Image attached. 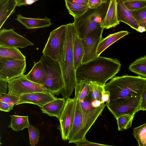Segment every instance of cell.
Listing matches in <instances>:
<instances>
[{"label": "cell", "mask_w": 146, "mask_h": 146, "mask_svg": "<svg viewBox=\"0 0 146 146\" xmlns=\"http://www.w3.org/2000/svg\"><path fill=\"white\" fill-rule=\"evenodd\" d=\"M92 99L90 94L80 102L84 133L85 135L94 123L98 117L102 114L106 106V104L95 108L92 104Z\"/></svg>", "instance_id": "cell-7"}, {"label": "cell", "mask_w": 146, "mask_h": 146, "mask_svg": "<svg viewBox=\"0 0 146 146\" xmlns=\"http://www.w3.org/2000/svg\"><path fill=\"white\" fill-rule=\"evenodd\" d=\"M76 106V101L74 98L66 99L65 106L58 119L60 125L57 129L64 141L68 140L74 121Z\"/></svg>", "instance_id": "cell-10"}, {"label": "cell", "mask_w": 146, "mask_h": 146, "mask_svg": "<svg viewBox=\"0 0 146 146\" xmlns=\"http://www.w3.org/2000/svg\"><path fill=\"white\" fill-rule=\"evenodd\" d=\"M17 0H0V29L8 18L14 13Z\"/></svg>", "instance_id": "cell-22"}, {"label": "cell", "mask_w": 146, "mask_h": 146, "mask_svg": "<svg viewBox=\"0 0 146 146\" xmlns=\"http://www.w3.org/2000/svg\"><path fill=\"white\" fill-rule=\"evenodd\" d=\"M8 93L18 96L36 92H47L42 85L29 80L24 74L8 81Z\"/></svg>", "instance_id": "cell-8"}, {"label": "cell", "mask_w": 146, "mask_h": 146, "mask_svg": "<svg viewBox=\"0 0 146 146\" xmlns=\"http://www.w3.org/2000/svg\"><path fill=\"white\" fill-rule=\"evenodd\" d=\"M66 35L61 57L58 61L61 69L63 91L72 93L78 83L76 80L73 54V43L77 31L73 23L66 24Z\"/></svg>", "instance_id": "cell-3"}, {"label": "cell", "mask_w": 146, "mask_h": 146, "mask_svg": "<svg viewBox=\"0 0 146 146\" xmlns=\"http://www.w3.org/2000/svg\"><path fill=\"white\" fill-rule=\"evenodd\" d=\"M16 20L28 29L48 27L52 24L50 19L43 18H33L25 17L20 14L17 15Z\"/></svg>", "instance_id": "cell-19"}, {"label": "cell", "mask_w": 146, "mask_h": 146, "mask_svg": "<svg viewBox=\"0 0 146 146\" xmlns=\"http://www.w3.org/2000/svg\"><path fill=\"white\" fill-rule=\"evenodd\" d=\"M110 94L108 91L105 90L103 91L102 94L101 102L102 104H108L109 103Z\"/></svg>", "instance_id": "cell-40"}, {"label": "cell", "mask_w": 146, "mask_h": 146, "mask_svg": "<svg viewBox=\"0 0 146 146\" xmlns=\"http://www.w3.org/2000/svg\"><path fill=\"white\" fill-rule=\"evenodd\" d=\"M65 5L69 13L74 19L83 15L89 8L88 6L79 5L74 3L70 0H65Z\"/></svg>", "instance_id": "cell-27"}, {"label": "cell", "mask_w": 146, "mask_h": 146, "mask_svg": "<svg viewBox=\"0 0 146 146\" xmlns=\"http://www.w3.org/2000/svg\"><path fill=\"white\" fill-rule=\"evenodd\" d=\"M141 97L133 98L121 103L107 104L109 111L116 119L124 115H135L140 110Z\"/></svg>", "instance_id": "cell-12"}, {"label": "cell", "mask_w": 146, "mask_h": 146, "mask_svg": "<svg viewBox=\"0 0 146 146\" xmlns=\"http://www.w3.org/2000/svg\"><path fill=\"white\" fill-rule=\"evenodd\" d=\"M109 1V0H88V6L90 9H96L102 4Z\"/></svg>", "instance_id": "cell-36"}, {"label": "cell", "mask_w": 146, "mask_h": 146, "mask_svg": "<svg viewBox=\"0 0 146 146\" xmlns=\"http://www.w3.org/2000/svg\"><path fill=\"white\" fill-rule=\"evenodd\" d=\"M81 111L80 102H76L75 115L68 140L69 143L79 142L86 138Z\"/></svg>", "instance_id": "cell-14"}, {"label": "cell", "mask_w": 146, "mask_h": 146, "mask_svg": "<svg viewBox=\"0 0 146 146\" xmlns=\"http://www.w3.org/2000/svg\"><path fill=\"white\" fill-rule=\"evenodd\" d=\"M75 144L76 146H115L92 142L87 140L86 138Z\"/></svg>", "instance_id": "cell-37"}, {"label": "cell", "mask_w": 146, "mask_h": 146, "mask_svg": "<svg viewBox=\"0 0 146 146\" xmlns=\"http://www.w3.org/2000/svg\"><path fill=\"white\" fill-rule=\"evenodd\" d=\"M67 29L62 25L51 31L42 51L43 55L58 61L62 54Z\"/></svg>", "instance_id": "cell-6"}, {"label": "cell", "mask_w": 146, "mask_h": 146, "mask_svg": "<svg viewBox=\"0 0 146 146\" xmlns=\"http://www.w3.org/2000/svg\"><path fill=\"white\" fill-rule=\"evenodd\" d=\"M25 76L30 81L42 86L46 80L47 74L41 61L34 62L33 68Z\"/></svg>", "instance_id": "cell-18"}, {"label": "cell", "mask_w": 146, "mask_h": 146, "mask_svg": "<svg viewBox=\"0 0 146 146\" xmlns=\"http://www.w3.org/2000/svg\"><path fill=\"white\" fill-rule=\"evenodd\" d=\"M130 33L127 31H121L109 35L100 42L97 49L98 56L106 49L112 44L124 36L128 35Z\"/></svg>", "instance_id": "cell-21"}, {"label": "cell", "mask_w": 146, "mask_h": 146, "mask_svg": "<svg viewBox=\"0 0 146 146\" xmlns=\"http://www.w3.org/2000/svg\"><path fill=\"white\" fill-rule=\"evenodd\" d=\"M8 87V81L0 79V96L6 94Z\"/></svg>", "instance_id": "cell-39"}, {"label": "cell", "mask_w": 146, "mask_h": 146, "mask_svg": "<svg viewBox=\"0 0 146 146\" xmlns=\"http://www.w3.org/2000/svg\"><path fill=\"white\" fill-rule=\"evenodd\" d=\"M89 82H78L75 88V94L74 98L76 102L84 100L90 92Z\"/></svg>", "instance_id": "cell-28"}, {"label": "cell", "mask_w": 146, "mask_h": 146, "mask_svg": "<svg viewBox=\"0 0 146 146\" xmlns=\"http://www.w3.org/2000/svg\"><path fill=\"white\" fill-rule=\"evenodd\" d=\"M19 96L20 100L15 105L29 103L41 107L57 98L52 94L43 92H36L25 94Z\"/></svg>", "instance_id": "cell-15"}, {"label": "cell", "mask_w": 146, "mask_h": 146, "mask_svg": "<svg viewBox=\"0 0 146 146\" xmlns=\"http://www.w3.org/2000/svg\"><path fill=\"white\" fill-rule=\"evenodd\" d=\"M117 0H110L106 15L101 26L104 29L114 28L119 24L117 19Z\"/></svg>", "instance_id": "cell-20"}, {"label": "cell", "mask_w": 146, "mask_h": 146, "mask_svg": "<svg viewBox=\"0 0 146 146\" xmlns=\"http://www.w3.org/2000/svg\"><path fill=\"white\" fill-rule=\"evenodd\" d=\"M146 28L144 27L139 26L137 29V31L141 33L145 32Z\"/></svg>", "instance_id": "cell-44"}, {"label": "cell", "mask_w": 146, "mask_h": 146, "mask_svg": "<svg viewBox=\"0 0 146 146\" xmlns=\"http://www.w3.org/2000/svg\"><path fill=\"white\" fill-rule=\"evenodd\" d=\"M145 32H146V31H145Z\"/></svg>", "instance_id": "cell-45"}, {"label": "cell", "mask_w": 146, "mask_h": 146, "mask_svg": "<svg viewBox=\"0 0 146 146\" xmlns=\"http://www.w3.org/2000/svg\"><path fill=\"white\" fill-rule=\"evenodd\" d=\"M17 7L23 5H31L38 0H17Z\"/></svg>", "instance_id": "cell-41"}, {"label": "cell", "mask_w": 146, "mask_h": 146, "mask_svg": "<svg viewBox=\"0 0 146 146\" xmlns=\"http://www.w3.org/2000/svg\"><path fill=\"white\" fill-rule=\"evenodd\" d=\"M121 66L117 58L100 56L78 67L76 70V80L77 82H94L104 86L108 80L115 77Z\"/></svg>", "instance_id": "cell-1"}, {"label": "cell", "mask_w": 146, "mask_h": 146, "mask_svg": "<svg viewBox=\"0 0 146 146\" xmlns=\"http://www.w3.org/2000/svg\"><path fill=\"white\" fill-rule=\"evenodd\" d=\"M89 86L90 94L93 101L99 100L101 102L102 94L105 90L104 86L94 82H90Z\"/></svg>", "instance_id": "cell-30"}, {"label": "cell", "mask_w": 146, "mask_h": 146, "mask_svg": "<svg viewBox=\"0 0 146 146\" xmlns=\"http://www.w3.org/2000/svg\"><path fill=\"white\" fill-rule=\"evenodd\" d=\"M117 11L118 21L126 24L137 31L139 26L131 11L125 5L123 0H117Z\"/></svg>", "instance_id": "cell-16"}, {"label": "cell", "mask_w": 146, "mask_h": 146, "mask_svg": "<svg viewBox=\"0 0 146 146\" xmlns=\"http://www.w3.org/2000/svg\"><path fill=\"white\" fill-rule=\"evenodd\" d=\"M0 58L13 60H26L25 56L15 47L0 46Z\"/></svg>", "instance_id": "cell-24"}, {"label": "cell", "mask_w": 146, "mask_h": 146, "mask_svg": "<svg viewBox=\"0 0 146 146\" xmlns=\"http://www.w3.org/2000/svg\"><path fill=\"white\" fill-rule=\"evenodd\" d=\"M110 0L96 9H89L73 23L78 37L83 40L92 31L100 27L106 15Z\"/></svg>", "instance_id": "cell-4"}, {"label": "cell", "mask_w": 146, "mask_h": 146, "mask_svg": "<svg viewBox=\"0 0 146 146\" xmlns=\"http://www.w3.org/2000/svg\"><path fill=\"white\" fill-rule=\"evenodd\" d=\"M134 116L124 115L117 118L118 130L121 131L131 127Z\"/></svg>", "instance_id": "cell-31"}, {"label": "cell", "mask_w": 146, "mask_h": 146, "mask_svg": "<svg viewBox=\"0 0 146 146\" xmlns=\"http://www.w3.org/2000/svg\"><path fill=\"white\" fill-rule=\"evenodd\" d=\"M30 144L31 146H35L38 142L40 132L37 128L30 124L28 128Z\"/></svg>", "instance_id": "cell-34"}, {"label": "cell", "mask_w": 146, "mask_h": 146, "mask_svg": "<svg viewBox=\"0 0 146 146\" xmlns=\"http://www.w3.org/2000/svg\"><path fill=\"white\" fill-rule=\"evenodd\" d=\"M129 69L138 76L146 78V54L131 63Z\"/></svg>", "instance_id": "cell-26"}, {"label": "cell", "mask_w": 146, "mask_h": 146, "mask_svg": "<svg viewBox=\"0 0 146 146\" xmlns=\"http://www.w3.org/2000/svg\"><path fill=\"white\" fill-rule=\"evenodd\" d=\"M104 29L99 27L90 33L85 38L82 40L85 53L82 64H85L98 57L97 49L98 45L103 38Z\"/></svg>", "instance_id": "cell-11"}, {"label": "cell", "mask_w": 146, "mask_h": 146, "mask_svg": "<svg viewBox=\"0 0 146 146\" xmlns=\"http://www.w3.org/2000/svg\"><path fill=\"white\" fill-rule=\"evenodd\" d=\"M131 11L139 25L146 29V7L139 10Z\"/></svg>", "instance_id": "cell-33"}, {"label": "cell", "mask_w": 146, "mask_h": 146, "mask_svg": "<svg viewBox=\"0 0 146 146\" xmlns=\"http://www.w3.org/2000/svg\"><path fill=\"white\" fill-rule=\"evenodd\" d=\"M19 96L11 93L0 96V101L16 105L20 100Z\"/></svg>", "instance_id": "cell-35"}, {"label": "cell", "mask_w": 146, "mask_h": 146, "mask_svg": "<svg viewBox=\"0 0 146 146\" xmlns=\"http://www.w3.org/2000/svg\"><path fill=\"white\" fill-rule=\"evenodd\" d=\"M85 53L84 46L82 40L76 33L73 43L74 61L75 70L82 64Z\"/></svg>", "instance_id": "cell-23"}, {"label": "cell", "mask_w": 146, "mask_h": 146, "mask_svg": "<svg viewBox=\"0 0 146 146\" xmlns=\"http://www.w3.org/2000/svg\"><path fill=\"white\" fill-rule=\"evenodd\" d=\"M34 43L15 32L13 29L0 31V46L24 48Z\"/></svg>", "instance_id": "cell-13"}, {"label": "cell", "mask_w": 146, "mask_h": 146, "mask_svg": "<svg viewBox=\"0 0 146 146\" xmlns=\"http://www.w3.org/2000/svg\"><path fill=\"white\" fill-rule=\"evenodd\" d=\"M140 110L142 111L146 110V90L141 97Z\"/></svg>", "instance_id": "cell-42"}, {"label": "cell", "mask_w": 146, "mask_h": 146, "mask_svg": "<svg viewBox=\"0 0 146 146\" xmlns=\"http://www.w3.org/2000/svg\"><path fill=\"white\" fill-rule=\"evenodd\" d=\"M65 99L64 98H57L39 107L42 113L49 116L56 117L58 119L65 106Z\"/></svg>", "instance_id": "cell-17"}, {"label": "cell", "mask_w": 146, "mask_h": 146, "mask_svg": "<svg viewBox=\"0 0 146 146\" xmlns=\"http://www.w3.org/2000/svg\"><path fill=\"white\" fill-rule=\"evenodd\" d=\"M104 88L110 94L108 104L121 103L142 97L146 90V78L127 75L115 77L106 84Z\"/></svg>", "instance_id": "cell-2"}, {"label": "cell", "mask_w": 146, "mask_h": 146, "mask_svg": "<svg viewBox=\"0 0 146 146\" xmlns=\"http://www.w3.org/2000/svg\"><path fill=\"white\" fill-rule=\"evenodd\" d=\"M10 124L8 126L13 131H18L29 127L30 124L28 116H23L15 115L10 116Z\"/></svg>", "instance_id": "cell-25"}, {"label": "cell", "mask_w": 146, "mask_h": 146, "mask_svg": "<svg viewBox=\"0 0 146 146\" xmlns=\"http://www.w3.org/2000/svg\"><path fill=\"white\" fill-rule=\"evenodd\" d=\"M40 60L42 62L47 74V77L42 85L47 92L59 95L64 88L62 73L58 62L42 55Z\"/></svg>", "instance_id": "cell-5"}, {"label": "cell", "mask_w": 146, "mask_h": 146, "mask_svg": "<svg viewBox=\"0 0 146 146\" xmlns=\"http://www.w3.org/2000/svg\"><path fill=\"white\" fill-rule=\"evenodd\" d=\"M126 7L130 11L139 10L146 7V0H123Z\"/></svg>", "instance_id": "cell-32"}, {"label": "cell", "mask_w": 146, "mask_h": 146, "mask_svg": "<svg viewBox=\"0 0 146 146\" xmlns=\"http://www.w3.org/2000/svg\"><path fill=\"white\" fill-rule=\"evenodd\" d=\"M133 134L139 146H146V123L134 128Z\"/></svg>", "instance_id": "cell-29"}, {"label": "cell", "mask_w": 146, "mask_h": 146, "mask_svg": "<svg viewBox=\"0 0 146 146\" xmlns=\"http://www.w3.org/2000/svg\"><path fill=\"white\" fill-rule=\"evenodd\" d=\"M73 3L80 5L88 6V0H70Z\"/></svg>", "instance_id": "cell-43"}, {"label": "cell", "mask_w": 146, "mask_h": 146, "mask_svg": "<svg viewBox=\"0 0 146 146\" xmlns=\"http://www.w3.org/2000/svg\"><path fill=\"white\" fill-rule=\"evenodd\" d=\"M26 60H13L0 58V79L8 81L23 75Z\"/></svg>", "instance_id": "cell-9"}, {"label": "cell", "mask_w": 146, "mask_h": 146, "mask_svg": "<svg viewBox=\"0 0 146 146\" xmlns=\"http://www.w3.org/2000/svg\"><path fill=\"white\" fill-rule=\"evenodd\" d=\"M14 105L0 101V110L1 111L9 112L13 108Z\"/></svg>", "instance_id": "cell-38"}]
</instances>
